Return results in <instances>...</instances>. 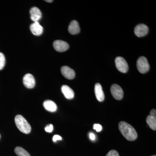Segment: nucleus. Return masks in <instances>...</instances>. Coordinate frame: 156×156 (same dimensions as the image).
<instances>
[{"label": "nucleus", "mask_w": 156, "mask_h": 156, "mask_svg": "<svg viewBox=\"0 0 156 156\" xmlns=\"http://www.w3.org/2000/svg\"><path fill=\"white\" fill-rule=\"evenodd\" d=\"M119 129L123 136L129 141H133L137 137L136 130L130 124L125 122H121L119 123Z\"/></svg>", "instance_id": "1"}, {"label": "nucleus", "mask_w": 156, "mask_h": 156, "mask_svg": "<svg viewBox=\"0 0 156 156\" xmlns=\"http://www.w3.org/2000/svg\"><path fill=\"white\" fill-rule=\"evenodd\" d=\"M15 122L17 128L22 133L25 134L30 133L31 130L30 125L22 115H16L15 118Z\"/></svg>", "instance_id": "2"}, {"label": "nucleus", "mask_w": 156, "mask_h": 156, "mask_svg": "<svg viewBox=\"0 0 156 156\" xmlns=\"http://www.w3.org/2000/svg\"><path fill=\"white\" fill-rule=\"evenodd\" d=\"M136 67L141 73H145L148 71L150 66L146 58L144 56L139 57L136 62Z\"/></svg>", "instance_id": "3"}, {"label": "nucleus", "mask_w": 156, "mask_h": 156, "mask_svg": "<svg viewBox=\"0 0 156 156\" xmlns=\"http://www.w3.org/2000/svg\"><path fill=\"white\" fill-rule=\"evenodd\" d=\"M116 67L120 72L126 73L128 70V63L126 59L121 56L117 57L115 60Z\"/></svg>", "instance_id": "4"}, {"label": "nucleus", "mask_w": 156, "mask_h": 156, "mask_svg": "<svg viewBox=\"0 0 156 156\" xmlns=\"http://www.w3.org/2000/svg\"><path fill=\"white\" fill-rule=\"evenodd\" d=\"M111 92L113 97L116 100H121L123 98L124 92L122 88L117 84H113L111 87Z\"/></svg>", "instance_id": "5"}, {"label": "nucleus", "mask_w": 156, "mask_h": 156, "mask_svg": "<svg viewBox=\"0 0 156 156\" xmlns=\"http://www.w3.org/2000/svg\"><path fill=\"white\" fill-rule=\"evenodd\" d=\"M53 46L56 51L63 52L69 48V45L67 43L61 40H56L53 42Z\"/></svg>", "instance_id": "6"}, {"label": "nucleus", "mask_w": 156, "mask_h": 156, "mask_svg": "<svg viewBox=\"0 0 156 156\" xmlns=\"http://www.w3.org/2000/svg\"><path fill=\"white\" fill-rule=\"evenodd\" d=\"M23 83L24 86L28 89H32L35 87L36 82L34 76L31 74H26L23 78Z\"/></svg>", "instance_id": "7"}, {"label": "nucleus", "mask_w": 156, "mask_h": 156, "mask_svg": "<svg viewBox=\"0 0 156 156\" xmlns=\"http://www.w3.org/2000/svg\"><path fill=\"white\" fill-rule=\"evenodd\" d=\"M148 32V27L144 24H140L136 26L134 28V33L136 36L140 37L147 34Z\"/></svg>", "instance_id": "8"}, {"label": "nucleus", "mask_w": 156, "mask_h": 156, "mask_svg": "<svg viewBox=\"0 0 156 156\" xmlns=\"http://www.w3.org/2000/svg\"><path fill=\"white\" fill-rule=\"evenodd\" d=\"M61 71L63 76L68 80H73L75 77V72L74 70L68 66H62L61 69Z\"/></svg>", "instance_id": "9"}, {"label": "nucleus", "mask_w": 156, "mask_h": 156, "mask_svg": "<svg viewBox=\"0 0 156 156\" xmlns=\"http://www.w3.org/2000/svg\"><path fill=\"white\" fill-rule=\"evenodd\" d=\"M31 19L34 22H38L42 17V13L41 10L37 8L34 7L30 9V11Z\"/></svg>", "instance_id": "10"}, {"label": "nucleus", "mask_w": 156, "mask_h": 156, "mask_svg": "<svg viewBox=\"0 0 156 156\" xmlns=\"http://www.w3.org/2000/svg\"><path fill=\"white\" fill-rule=\"evenodd\" d=\"M32 33L35 36L41 35L43 32V27L38 22H34L30 26Z\"/></svg>", "instance_id": "11"}, {"label": "nucleus", "mask_w": 156, "mask_h": 156, "mask_svg": "<svg viewBox=\"0 0 156 156\" xmlns=\"http://www.w3.org/2000/svg\"><path fill=\"white\" fill-rule=\"evenodd\" d=\"M95 93L96 98L100 102L103 101L105 99L104 93L100 84L97 83L95 86Z\"/></svg>", "instance_id": "12"}, {"label": "nucleus", "mask_w": 156, "mask_h": 156, "mask_svg": "<svg viewBox=\"0 0 156 156\" xmlns=\"http://www.w3.org/2000/svg\"><path fill=\"white\" fill-rule=\"evenodd\" d=\"M68 31L72 35H75L79 34L80 31V25L76 20H73L69 26Z\"/></svg>", "instance_id": "13"}, {"label": "nucleus", "mask_w": 156, "mask_h": 156, "mask_svg": "<svg viewBox=\"0 0 156 156\" xmlns=\"http://www.w3.org/2000/svg\"><path fill=\"white\" fill-rule=\"evenodd\" d=\"M61 91L65 97L67 99H73L74 97V92L71 88L67 85H63L61 87Z\"/></svg>", "instance_id": "14"}, {"label": "nucleus", "mask_w": 156, "mask_h": 156, "mask_svg": "<svg viewBox=\"0 0 156 156\" xmlns=\"http://www.w3.org/2000/svg\"><path fill=\"white\" fill-rule=\"evenodd\" d=\"M43 105L45 109L49 112H56L57 110V107L56 104L51 100L45 101H44Z\"/></svg>", "instance_id": "15"}, {"label": "nucleus", "mask_w": 156, "mask_h": 156, "mask_svg": "<svg viewBox=\"0 0 156 156\" xmlns=\"http://www.w3.org/2000/svg\"><path fill=\"white\" fill-rule=\"evenodd\" d=\"M146 122L150 128L154 131L156 130V117L148 115L147 118Z\"/></svg>", "instance_id": "16"}, {"label": "nucleus", "mask_w": 156, "mask_h": 156, "mask_svg": "<svg viewBox=\"0 0 156 156\" xmlns=\"http://www.w3.org/2000/svg\"><path fill=\"white\" fill-rule=\"evenodd\" d=\"M14 152L18 156H31L27 151L20 147L15 148Z\"/></svg>", "instance_id": "17"}, {"label": "nucleus", "mask_w": 156, "mask_h": 156, "mask_svg": "<svg viewBox=\"0 0 156 156\" xmlns=\"http://www.w3.org/2000/svg\"><path fill=\"white\" fill-rule=\"evenodd\" d=\"M5 64V58L3 53L0 52V70L2 69Z\"/></svg>", "instance_id": "18"}, {"label": "nucleus", "mask_w": 156, "mask_h": 156, "mask_svg": "<svg viewBox=\"0 0 156 156\" xmlns=\"http://www.w3.org/2000/svg\"><path fill=\"white\" fill-rule=\"evenodd\" d=\"M93 129L97 132H100L102 130V127L101 125L99 124H95L93 126Z\"/></svg>", "instance_id": "19"}, {"label": "nucleus", "mask_w": 156, "mask_h": 156, "mask_svg": "<svg viewBox=\"0 0 156 156\" xmlns=\"http://www.w3.org/2000/svg\"><path fill=\"white\" fill-rule=\"evenodd\" d=\"M106 156H119L116 151L111 150L108 152Z\"/></svg>", "instance_id": "20"}, {"label": "nucleus", "mask_w": 156, "mask_h": 156, "mask_svg": "<svg viewBox=\"0 0 156 156\" xmlns=\"http://www.w3.org/2000/svg\"><path fill=\"white\" fill-rule=\"evenodd\" d=\"M53 126L52 124H50V125H48L45 127V130L46 132H49V133H50V132H52L53 131Z\"/></svg>", "instance_id": "21"}, {"label": "nucleus", "mask_w": 156, "mask_h": 156, "mask_svg": "<svg viewBox=\"0 0 156 156\" xmlns=\"http://www.w3.org/2000/svg\"><path fill=\"white\" fill-rule=\"evenodd\" d=\"M62 139V138L59 135H55L53 136V140L54 142H56L57 140H61Z\"/></svg>", "instance_id": "22"}, {"label": "nucleus", "mask_w": 156, "mask_h": 156, "mask_svg": "<svg viewBox=\"0 0 156 156\" xmlns=\"http://www.w3.org/2000/svg\"><path fill=\"white\" fill-rule=\"evenodd\" d=\"M150 115L152 116L156 117V111L154 109H153L151 111L150 113Z\"/></svg>", "instance_id": "23"}, {"label": "nucleus", "mask_w": 156, "mask_h": 156, "mask_svg": "<svg viewBox=\"0 0 156 156\" xmlns=\"http://www.w3.org/2000/svg\"><path fill=\"white\" fill-rule=\"evenodd\" d=\"M89 137H90V139L92 140H94L95 139V136L93 133H90L89 134Z\"/></svg>", "instance_id": "24"}, {"label": "nucleus", "mask_w": 156, "mask_h": 156, "mask_svg": "<svg viewBox=\"0 0 156 156\" xmlns=\"http://www.w3.org/2000/svg\"><path fill=\"white\" fill-rule=\"evenodd\" d=\"M45 2H53V1H52V0H50V1H48V0H47V1H45Z\"/></svg>", "instance_id": "25"}, {"label": "nucleus", "mask_w": 156, "mask_h": 156, "mask_svg": "<svg viewBox=\"0 0 156 156\" xmlns=\"http://www.w3.org/2000/svg\"><path fill=\"white\" fill-rule=\"evenodd\" d=\"M156 156V155H153V156Z\"/></svg>", "instance_id": "26"}, {"label": "nucleus", "mask_w": 156, "mask_h": 156, "mask_svg": "<svg viewBox=\"0 0 156 156\" xmlns=\"http://www.w3.org/2000/svg\"><path fill=\"white\" fill-rule=\"evenodd\" d=\"M0 137H1V135H0Z\"/></svg>", "instance_id": "27"}]
</instances>
